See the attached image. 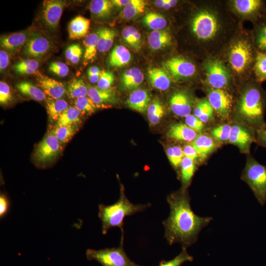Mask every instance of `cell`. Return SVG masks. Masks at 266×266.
I'll return each mask as SVG.
<instances>
[{
  "instance_id": "6da1fadb",
  "label": "cell",
  "mask_w": 266,
  "mask_h": 266,
  "mask_svg": "<svg viewBox=\"0 0 266 266\" xmlns=\"http://www.w3.org/2000/svg\"><path fill=\"white\" fill-rule=\"evenodd\" d=\"M167 201L170 214L163 221L164 237L169 245L178 242L182 247H188L197 241L200 231L213 218L200 217L194 212L190 198L184 189L169 195Z\"/></svg>"
},
{
  "instance_id": "7a4b0ae2",
  "label": "cell",
  "mask_w": 266,
  "mask_h": 266,
  "mask_svg": "<svg viewBox=\"0 0 266 266\" xmlns=\"http://www.w3.org/2000/svg\"><path fill=\"white\" fill-rule=\"evenodd\" d=\"M151 206V203L134 204L125 196L123 189L121 190L119 200L110 205L100 204L98 216L101 222V231L105 234L112 228L118 227L124 238V220L126 217L141 212Z\"/></svg>"
},
{
  "instance_id": "3957f363",
  "label": "cell",
  "mask_w": 266,
  "mask_h": 266,
  "mask_svg": "<svg viewBox=\"0 0 266 266\" xmlns=\"http://www.w3.org/2000/svg\"><path fill=\"white\" fill-rule=\"evenodd\" d=\"M265 96L256 85L248 87L241 95L238 103L239 116L245 123L256 130L266 126L264 120Z\"/></svg>"
},
{
  "instance_id": "277c9868",
  "label": "cell",
  "mask_w": 266,
  "mask_h": 266,
  "mask_svg": "<svg viewBox=\"0 0 266 266\" xmlns=\"http://www.w3.org/2000/svg\"><path fill=\"white\" fill-rule=\"evenodd\" d=\"M241 179L250 188L259 203L264 205L266 202V166L249 157Z\"/></svg>"
},
{
  "instance_id": "5b68a950",
  "label": "cell",
  "mask_w": 266,
  "mask_h": 266,
  "mask_svg": "<svg viewBox=\"0 0 266 266\" xmlns=\"http://www.w3.org/2000/svg\"><path fill=\"white\" fill-rule=\"evenodd\" d=\"M121 239L118 247L100 250L88 249L86 252L88 260H95L102 266H141L132 261L126 254Z\"/></svg>"
},
{
  "instance_id": "8992f818",
  "label": "cell",
  "mask_w": 266,
  "mask_h": 266,
  "mask_svg": "<svg viewBox=\"0 0 266 266\" xmlns=\"http://www.w3.org/2000/svg\"><path fill=\"white\" fill-rule=\"evenodd\" d=\"M192 30L195 36L202 41H208L215 36L219 29L217 17L212 12L201 10L194 17Z\"/></svg>"
},
{
  "instance_id": "52a82bcc",
  "label": "cell",
  "mask_w": 266,
  "mask_h": 266,
  "mask_svg": "<svg viewBox=\"0 0 266 266\" xmlns=\"http://www.w3.org/2000/svg\"><path fill=\"white\" fill-rule=\"evenodd\" d=\"M255 59L252 46L245 40H240L234 43L229 52V63L237 73L247 69Z\"/></svg>"
},
{
  "instance_id": "ba28073f",
  "label": "cell",
  "mask_w": 266,
  "mask_h": 266,
  "mask_svg": "<svg viewBox=\"0 0 266 266\" xmlns=\"http://www.w3.org/2000/svg\"><path fill=\"white\" fill-rule=\"evenodd\" d=\"M206 80L212 89H224L230 81L229 70L222 63L217 59H210L203 65Z\"/></svg>"
},
{
  "instance_id": "9c48e42d",
  "label": "cell",
  "mask_w": 266,
  "mask_h": 266,
  "mask_svg": "<svg viewBox=\"0 0 266 266\" xmlns=\"http://www.w3.org/2000/svg\"><path fill=\"white\" fill-rule=\"evenodd\" d=\"M61 144L55 134L51 131L37 145L33 155L35 161L41 165L52 162L61 152Z\"/></svg>"
},
{
  "instance_id": "30bf717a",
  "label": "cell",
  "mask_w": 266,
  "mask_h": 266,
  "mask_svg": "<svg viewBox=\"0 0 266 266\" xmlns=\"http://www.w3.org/2000/svg\"><path fill=\"white\" fill-rule=\"evenodd\" d=\"M164 68L176 79L188 78L193 76L196 71L195 65L187 59L175 56L163 63Z\"/></svg>"
},
{
  "instance_id": "8fae6325",
  "label": "cell",
  "mask_w": 266,
  "mask_h": 266,
  "mask_svg": "<svg viewBox=\"0 0 266 266\" xmlns=\"http://www.w3.org/2000/svg\"><path fill=\"white\" fill-rule=\"evenodd\" d=\"M208 100L221 119L229 117L233 100L232 96L226 90L211 88L208 92Z\"/></svg>"
},
{
  "instance_id": "7c38bea8",
  "label": "cell",
  "mask_w": 266,
  "mask_h": 266,
  "mask_svg": "<svg viewBox=\"0 0 266 266\" xmlns=\"http://www.w3.org/2000/svg\"><path fill=\"white\" fill-rule=\"evenodd\" d=\"M65 5L66 3L62 0L44 1L42 17L45 25L49 29L53 31L57 29Z\"/></svg>"
},
{
  "instance_id": "4fadbf2b",
  "label": "cell",
  "mask_w": 266,
  "mask_h": 266,
  "mask_svg": "<svg viewBox=\"0 0 266 266\" xmlns=\"http://www.w3.org/2000/svg\"><path fill=\"white\" fill-rule=\"evenodd\" d=\"M51 47V42L42 35L31 34L23 46V53L28 57L40 58L46 54Z\"/></svg>"
},
{
  "instance_id": "5bb4252c",
  "label": "cell",
  "mask_w": 266,
  "mask_h": 266,
  "mask_svg": "<svg viewBox=\"0 0 266 266\" xmlns=\"http://www.w3.org/2000/svg\"><path fill=\"white\" fill-rule=\"evenodd\" d=\"M256 140L253 131L241 125L235 124L232 126V131L229 142L237 146L242 151L248 153L250 145Z\"/></svg>"
},
{
  "instance_id": "9a60e30c",
  "label": "cell",
  "mask_w": 266,
  "mask_h": 266,
  "mask_svg": "<svg viewBox=\"0 0 266 266\" xmlns=\"http://www.w3.org/2000/svg\"><path fill=\"white\" fill-rule=\"evenodd\" d=\"M171 111L176 115L186 117L191 114L192 100L189 94L185 91L175 92L169 100Z\"/></svg>"
},
{
  "instance_id": "2e32d148",
  "label": "cell",
  "mask_w": 266,
  "mask_h": 266,
  "mask_svg": "<svg viewBox=\"0 0 266 266\" xmlns=\"http://www.w3.org/2000/svg\"><path fill=\"white\" fill-rule=\"evenodd\" d=\"M36 82L46 95L53 99H61L66 91L62 82L41 74L37 76Z\"/></svg>"
},
{
  "instance_id": "e0dca14e",
  "label": "cell",
  "mask_w": 266,
  "mask_h": 266,
  "mask_svg": "<svg viewBox=\"0 0 266 266\" xmlns=\"http://www.w3.org/2000/svg\"><path fill=\"white\" fill-rule=\"evenodd\" d=\"M147 75L151 84L156 89L164 91L167 90L170 86L171 76L164 68L149 67L148 69Z\"/></svg>"
},
{
  "instance_id": "ac0fdd59",
  "label": "cell",
  "mask_w": 266,
  "mask_h": 266,
  "mask_svg": "<svg viewBox=\"0 0 266 266\" xmlns=\"http://www.w3.org/2000/svg\"><path fill=\"white\" fill-rule=\"evenodd\" d=\"M27 32H20L1 36V47L11 53H15L24 46L30 36Z\"/></svg>"
},
{
  "instance_id": "d6986e66",
  "label": "cell",
  "mask_w": 266,
  "mask_h": 266,
  "mask_svg": "<svg viewBox=\"0 0 266 266\" xmlns=\"http://www.w3.org/2000/svg\"><path fill=\"white\" fill-rule=\"evenodd\" d=\"M151 98L144 89H136L131 93L126 101L127 106L131 109L140 113L145 112L150 104Z\"/></svg>"
},
{
  "instance_id": "ffe728a7",
  "label": "cell",
  "mask_w": 266,
  "mask_h": 266,
  "mask_svg": "<svg viewBox=\"0 0 266 266\" xmlns=\"http://www.w3.org/2000/svg\"><path fill=\"white\" fill-rule=\"evenodd\" d=\"M87 96L99 107L117 101L115 94L111 88L102 90L97 86H90L88 87Z\"/></svg>"
},
{
  "instance_id": "44dd1931",
  "label": "cell",
  "mask_w": 266,
  "mask_h": 266,
  "mask_svg": "<svg viewBox=\"0 0 266 266\" xmlns=\"http://www.w3.org/2000/svg\"><path fill=\"white\" fill-rule=\"evenodd\" d=\"M167 136L177 140L192 142L198 135L197 132L183 123L171 125L166 133Z\"/></svg>"
},
{
  "instance_id": "7402d4cb",
  "label": "cell",
  "mask_w": 266,
  "mask_h": 266,
  "mask_svg": "<svg viewBox=\"0 0 266 266\" xmlns=\"http://www.w3.org/2000/svg\"><path fill=\"white\" fill-rule=\"evenodd\" d=\"M90 27V20L82 16L74 18L68 25V31L69 38L80 39L86 35Z\"/></svg>"
},
{
  "instance_id": "603a6c76",
  "label": "cell",
  "mask_w": 266,
  "mask_h": 266,
  "mask_svg": "<svg viewBox=\"0 0 266 266\" xmlns=\"http://www.w3.org/2000/svg\"><path fill=\"white\" fill-rule=\"evenodd\" d=\"M191 144L196 149L199 158L204 160L216 148V144L214 139L210 136L200 134L197 136L192 142Z\"/></svg>"
},
{
  "instance_id": "cb8c5ba5",
  "label": "cell",
  "mask_w": 266,
  "mask_h": 266,
  "mask_svg": "<svg viewBox=\"0 0 266 266\" xmlns=\"http://www.w3.org/2000/svg\"><path fill=\"white\" fill-rule=\"evenodd\" d=\"M143 74L141 70L137 67H132L123 73L121 83L125 90L134 91L143 82Z\"/></svg>"
},
{
  "instance_id": "d4e9b609",
  "label": "cell",
  "mask_w": 266,
  "mask_h": 266,
  "mask_svg": "<svg viewBox=\"0 0 266 266\" xmlns=\"http://www.w3.org/2000/svg\"><path fill=\"white\" fill-rule=\"evenodd\" d=\"M171 35L166 30L153 31L148 37L150 48L154 51L162 49L170 45Z\"/></svg>"
},
{
  "instance_id": "484cf974",
  "label": "cell",
  "mask_w": 266,
  "mask_h": 266,
  "mask_svg": "<svg viewBox=\"0 0 266 266\" xmlns=\"http://www.w3.org/2000/svg\"><path fill=\"white\" fill-rule=\"evenodd\" d=\"M233 7L236 11L246 16L257 15L263 7V1L260 0H235Z\"/></svg>"
},
{
  "instance_id": "4316f807",
  "label": "cell",
  "mask_w": 266,
  "mask_h": 266,
  "mask_svg": "<svg viewBox=\"0 0 266 266\" xmlns=\"http://www.w3.org/2000/svg\"><path fill=\"white\" fill-rule=\"evenodd\" d=\"M132 59L129 50L122 45H116L111 52L108 63L114 67H122L129 64Z\"/></svg>"
},
{
  "instance_id": "83f0119b",
  "label": "cell",
  "mask_w": 266,
  "mask_h": 266,
  "mask_svg": "<svg viewBox=\"0 0 266 266\" xmlns=\"http://www.w3.org/2000/svg\"><path fill=\"white\" fill-rule=\"evenodd\" d=\"M68 107L67 102L64 99H55L48 97L46 99L47 114L52 122H57L61 114Z\"/></svg>"
},
{
  "instance_id": "f1b7e54d",
  "label": "cell",
  "mask_w": 266,
  "mask_h": 266,
  "mask_svg": "<svg viewBox=\"0 0 266 266\" xmlns=\"http://www.w3.org/2000/svg\"><path fill=\"white\" fill-rule=\"evenodd\" d=\"M16 86L21 94L36 101H41L47 98L40 88L30 82L22 81L17 83Z\"/></svg>"
},
{
  "instance_id": "f546056e",
  "label": "cell",
  "mask_w": 266,
  "mask_h": 266,
  "mask_svg": "<svg viewBox=\"0 0 266 266\" xmlns=\"http://www.w3.org/2000/svg\"><path fill=\"white\" fill-rule=\"evenodd\" d=\"M113 6L111 0H93L90 2V9L94 17L106 18L111 15Z\"/></svg>"
},
{
  "instance_id": "4dcf8cb0",
  "label": "cell",
  "mask_w": 266,
  "mask_h": 266,
  "mask_svg": "<svg viewBox=\"0 0 266 266\" xmlns=\"http://www.w3.org/2000/svg\"><path fill=\"white\" fill-rule=\"evenodd\" d=\"M99 40L98 51L100 52L108 51L112 47L114 38L116 36V32L107 28H101L98 31Z\"/></svg>"
},
{
  "instance_id": "1f68e13d",
  "label": "cell",
  "mask_w": 266,
  "mask_h": 266,
  "mask_svg": "<svg viewBox=\"0 0 266 266\" xmlns=\"http://www.w3.org/2000/svg\"><path fill=\"white\" fill-rule=\"evenodd\" d=\"M82 115L75 106H69L60 116L56 126L77 125Z\"/></svg>"
},
{
  "instance_id": "d6a6232c",
  "label": "cell",
  "mask_w": 266,
  "mask_h": 266,
  "mask_svg": "<svg viewBox=\"0 0 266 266\" xmlns=\"http://www.w3.org/2000/svg\"><path fill=\"white\" fill-rule=\"evenodd\" d=\"M143 23L153 31L164 30L167 25L166 18L162 14L150 12L147 13L142 18Z\"/></svg>"
},
{
  "instance_id": "836d02e7",
  "label": "cell",
  "mask_w": 266,
  "mask_h": 266,
  "mask_svg": "<svg viewBox=\"0 0 266 266\" xmlns=\"http://www.w3.org/2000/svg\"><path fill=\"white\" fill-rule=\"evenodd\" d=\"M214 112L208 100L203 99L196 104L194 109V115L204 123L212 118Z\"/></svg>"
},
{
  "instance_id": "e575fe53",
  "label": "cell",
  "mask_w": 266,
  "mask_h": 266,
  "mask_svg": "<svg viewBox=\"0 0 266 266\" xmlns=\"http://www.w3.org/2000/svg\"><path fill=\"white\" fill-rule=\"evenodd\" d=\"M99 34L98 31L88 34L83 41L85 50L84 58L85 60H93L98 50Z\"/></svg>"
},
{
  "instance_id": "d590c367",
  "label": "cell",
  "mask_w": 266,
  "mask_h": 266,
  "mask_svg": "<svg viewBox=\"0 0 266 266\" xmlns=\"http://www.w3.org/2000/svg\"><path fill=\"white\" fill-rule=\"evenodd\" d=\"M146 2L143 0H131L122 12V17L128 20L132 19L144 12Z\"/></svg>"
},
{
  "instance_id": "8d00e7d4",
  "label": "cell",
  "mask_w": 266,
  "mask_h": 266,
  "mask_svg": "<svg viewBox=\"0 0 266 266\" xmlns=\"http://www.w3.org/2000/svg\"><path fill=\"white\" fill-rule=\"evenodd\" d=\"M181 181L184 188L187 187L194 176L196 170L195 162L185 157L181 163Z\"/></svg>"
},
{
  "instance_id": "74e56055",
  "label": "cell",
  "mask_w": 266,
  "mask_h": 266,
  "mask_svg": "<svg viewBox=\"0 0 266 266\" xmlns=\"http://www.w3.org/2000/svg\"><path fill=\"white\" fill-rule=\"evenodd\" d=\"M164 114V106L160 101L155 100L149 104L147 108V116L151 125L158 124Z\"/></svg>"
},
{
  "instance_id": "f35d334b",
  "label": "cell",
  "mask_w": 266,
  "mask_h": 266,
  "mask_svg": "<svg viewBox=\"0 0 266 266\" xmlns=\"http://www.w3.org/2000/svg\"><path fill=\"white\" fill-rule=\"evenodd\" d=\"M88 87L81 79H73L68 85L67 93L71 99L87 96Z\"/></svg>"
},
{
  "instance_id": "ab89813d",
  "label": "cell",
  "mask_w": 266,
  "mask_h": 266,
  "mask_svg": "<svg viewBox=\"0 0 266 266\" xmlns=\"http://www.w3.org/2000/svg\"><path fill=\"white\" fill-rule=\"evenodd\" d=\"M254 71L257 82H262L266 80V54L261 52L257 53Z\"/></svg>"
},
{
  "instance_id": "60d3db41",
  "label": "cell",
  "mask_w": 266,
  "mask_h": 266,
  "mask_svg": "<svg viewBox=\"0 0 266 266\" xmlns=\"http://www.w3.org/2000/svg\"><path fill=\"white\" fill-rule=\"evenodd\" d=\"M77 125L55 126L52 130L61 143L67 142L77 130Z\"/></svg>"
},
{
  "instance_id": "b9f144b4",
  "label": "cell",
  "mask_w": 266,
  "mask_h": 266,
  "mask_svg": "<svg viewBox=\"0 0 266 266\" xmlns=\"http://www.w3.org/2000/svg\"><path fill=\"white\" fill-rule=\"evenodd\" d=\"M39 63L34 59L22 60L14 65V70L21 74H32L36 72Z\"/></svg>"
},
{
  "instance_id": "7bdbcfd3",
  "label": "cell",
  "mask_w": 266,
  "mask_h": 266,
  "mask_svg": "<svg viewBox=\"0 0 266 266\" xmlns=\"http://www.w3.org/2000/svg\"><path fill=\"white\" fill-rule=\"evenodd\" d=\"M74 106L80 111L82 115L93 113L100 107L87 96L75 99Z\"/></svg>"
},
{
  "instance_id": "ee69618b",
  "label": "cell",
  "mask_w": 266,
  "mask_h": 266,
  "mask_svg": "<svg viewBox=\"0 0 266 266\" xmlns=\"http://www.w3.org/2000/svg\"><path fill=\"white\" fill-rule=\"evenodd\" d=\"M166 153L172 166L175 168H178L184 157L182 148L179 146L168 147L166 149Z\"/></svg>"
},
{
  "instance_id": "f6af8a7d",
  "label": "cell",
  "mask_w": 266,
  "mask_h": 266,
  "mask_svg": "<svg viewBox=\"0 0 266 266\" xmlns=\"http://www.w3.org/2000/svg\"><path fill=\"white\" fill-rule=\"evenodd\" d=\"M193 261V257L188 253L186 247H182L181 252L175 258L168 261L162 260L157 266H181L185 262Z\"/></svg>"
},
{
  "instance_id": "bcb514c9",
  "label": "cell",
  "mask_w": 266,
  "mask_h": 266,
  "mask_svg": "<svg viewBox=\"0 0 266 266\" xmlns=\"http://www.w3.org/2000/svg\"><path fill=\"white\" fill-rule=\"evenodd\" d=\"M232 126L225 124L214 127L211 132L212 137L220 142L229 140L231 135Z\"/></svg>"
},
{
  "instance_id": "7dc6e473",
  "label": "cell",
  "mask_w": 266,
  "mask_h": 266,
  "mask_svg": "<svg viewBox=\"0 0 266 266\" xmlns=\"http://www.w3.org/2000/svg\"><path fill=\"white\" fill-rule=\"evenodd\" d=\"M255 43L260 52L266 51V24L258 27L255 36Z\"/></svg>"
},
{
  "instance_id": "c3c4849f",
  "label": "cell",
  "mask_w": 266,
  "mask_h": 266,
  "mask_svg": "<svg viewBox=\"0 0 266 266\" xmlns=\"http://www.w3.org/2000/svg\"><path fill=\"white\" fill-rule=\"evenodd\" d=\"M49 70L61 77L66 76L69 71L68 67L66 64L58 61L51 63L49 66Z\"/></svg>"
},
{
  "instance_id": "681fc988",
  "label": "cell",
  "mask_w": 266,
  "mask_h": 266,
  "mask_svg": "<svg viewBox=\"0 0 266 266\" xmlns=\"http://www.w3.org/2000/svg\"><path fill=\"white\" fill-rule=\"evenodd\" d=\"M114 81V76L110 71H102L97 87L102 90L111 88L110 87Z\"/></svg>"
},
{
  "instance_id": "f907efd6",
  "label": "cell",
  "mask_w": 266,
  "mask_h": 266,
  "mask_svg": "<svg viewBox=\"0 0 266 266\" xmlns=\"http://www.w3.org/2000/svg\"><path fill=\"white\" fill-rule=\"evenodd\" d=\"M12 100V95L9 86L5 82H0V103L7 104Z\"/></svg>"
},
{
  "instance_id": "816d5d0a",
  "label": "cell",
  "mask_w": 266,
  "mask_h": 266,
  "mask_svg": "<svg viewBox=\"0 0 266 266\" xmlns=\"http://www.w3.org/2000/svg\"><path fill=\"white\" fill-rule=\"evenodd\" d=\"M186 124L196 132H201L204 127V123L194 115L190 114L185 117Z\"/></svg>"
},
{
  "instance_id": "f5cc1de1",
  "label": "cell",
  "mask_w": 266,
  "mask_h": 266,
  "mask_svg": "<svg viewBox=\"0 0 266 266\" xmlns=\"http://www.w3.org/2000/svg\"><path fill=\"white\" fill-rule=\"evenodd\" d=\"M9 201L4 194L0 196V217L3 218L7 213L9 208Z\"/></svg>"
},
{
  "instance_id": "db71d44e",
  "label": "cell",
  "mask_w": 266,
  "mask_h": 266,
  "mask_svg": "<svg viewBox=\"0 0 266 266\" xmlns=\"http://www.w3.org/2000/svg\"><path fill=\"white\" fill-rule=\"evenodd\" d=\"M182 149L184 156L193 161L195 162L199 158L196 149L191 144L184 146Z\"/></svg>"
},
{
  "instance_id": "11a10c76",
  "label": "cell",
  "mask_w": 266,
  "mask_h": 266,
  "mask_svg": "<svg viewBox=\"0 0 266 266\" xmlns=\"http://www.w3.org/2000/svg\"><path fill=\"white\" fill-rule=\"evenodd\" d=\"M129 30L132 33L135 46V51L140 50L141 45V36L137 30L133 27L129 26Z\"/></svg>"
},
{
  "instance_id": "9f6ffc18",
  "label": "cell",
  "mask_w": 266,
  "mask_h": 266,
  "mask_svg": "<svg viewBox=\"0 0 266 266\" xmlns=\"http://www.w3.org/2000/svg\"><path fill=\"white\" fill-rule=\"evenodd\" d=\"M122 35L124 41L129 45L133 50L135 51V46L133 39L129 30V26L125 27L122 32Z\"/></svg>"
},
{
  "instance_id": "6f0895ef",
  "label": "cell",
  "mask_w": 266,
  "mask_h": 266,
  "mask_svg": "<svg viewBox=\"0 0 266 266\" xmlns=\"http://www.w3.org/2000/svg\"><path fill=\"white\" fill-rule=\"evenodd\" d=\"M9 63V56L8 53L3 50L0 51V72L5 69Z\"/></svg>"
},
{
  "instance_id": "680465c9",
  "label": "cell",
  "mask_w": 266,
  "mask_h": 266,
  "mask_svg": "<svg viewBox=\"0 0 266 266\" xmlns=\"http://www.w3.org/2000/svg\"><path fill=\"white\" fill-rule=\"evenodd\" d=\"M256 140L258 143L266 147V126L260 130H256Z\"/></svg>"
},
{
  "instance_id": "91938a15",
  "label": "cell",
  "mask_w": 266,
  "mask_h": 266,
  "mask_svg": "<svg viewBox=\"0 0 266 266\" xmlns=\"http://www.w3.org/2000/svg\"><path fill=\"white\" fill-rule=\"evenodd\" d=\"M80 47L79 45L73 44L69 46L66 50L65 56L67 60L70 61L72 57Z\"/></svg>"
},
{
  "instance_id": "94428289",
  "label": "cell",
  "mask_w": 266,
  "mask_h": 266,
  "mask_svg": "<svg viewBox=\"0 0 266 266\" xmlns=\"http://www.w3.org/2000/svg\"><path fill=\"white\" fill-rule=\"evenodd\" d=\"M131 0H111L113 6L118 8L125 7L130 2Z\"/></svg>"
},
{
  "instance_id": "6125c7cd",
  "label": "cell",
  "mask_w": 266,
  "mask_h": 266,
  "mask_svg": "<svg viewBox=\"0 0 266 266\" xmlns=\"http://www.w3.org/2000/svg\"><path fill=\"white\" fill-rule=\"evenodd\" d=\"M82 54V49L80 47L72 57L70 61L73 64L78 63L81 57Z\"/></svg>"
},
{
  "instance_id": "be15d7a7",
  "label": "cell",
  "mask_w": 266,
  "mask_h": 266,
  "mask_svg": "<svg viewBox=\"0 0 266 266\" xmlns=\"http://www.w3.org/2000/svg\"><path fill=\"white\" fill-rule=\"evenodd\" d=\"M102 71H100L99 67L96 66H92L90 67L87 71L88 75H96L101 74Z\"/></svg>"
},
{
  "instance_id": "e7e4bbea",
  "label": "cell",
  "mask_w": 266,
  "mask_h": 266,
  "mask_svg": "<svg viewBox=\"0 0 266 266\" xmlns=\"http://www.w3.org/2000/svg\"><path fill=\"white\" fill-rule=\"evenodd\" d=\"M101 74L96 75H88L89 81L92 84H95L98 83Z\"/></svg>"
},
{
  "instance_id": "03108f58",
  "label": "cell",
  "mask_w": 266,
  "mask_h": 266,
  "mask_svg": "<svg viewBox=\"0 0 266 266\" xmlns=\"http://www.w3.org/2000/svg\"><path fill=\"white\" fill-rule=\"evenodd\" d=\"M166 0H157L155 1L156 6L159 8H163L166 3Z\"/></svg>"
}]
</instances>
